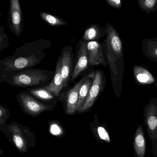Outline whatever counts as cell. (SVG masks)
<instances>
[{"label": "cell", "instance_id": "16", "mask_svg": "<svg viewBox=\"0 0 157 157\" xmlns=\"http://www.w3.org/2000/svg\"><path fill=\"white\" fill-rule=\"evenodd\" d=\"M106 34L105 27H103L98 24L95 23L86 27L81 39L86 42L98 41L103 37H105Z\"/></svg>", "mask_w": 157, "mask_h": 157}, {"label": "cell", "instance_id": "7", "mask_svg": "<svg viewBox=\"0 0 157 157\" xmlns=\"http://www.w3.org/2000/svg\"><path fill=\"white\" fill-rule=\"evenodd\" d=\"M106 84V77L103 71L101 70H96L88 96L78 112H84L93 106L95 100L105 89Z\"/></svg>", "mask_w": 157, "mask_h": 157}, {"label": "cell", "instance_id": "14", "mask_svg": "<svg viewBox=\"0 0 157 157\" xmlns=\"http://www.w3.org/2000/svg\"><path fill=\"white\" fill-rule=\"evenodd\" d=\"M44 88L58 98L60 97L63 90L64 89L63 78L61 72L60 62L59 57L56 62V68L53 78L49 84Z\"/></svg>", "mask_w": 157, "mask_h": 157}, {"label": "cell", "instance_id": "8", "mask_svg": "<svg viewBox=\"0 0 157 157\" xmlns=\"http://www.w3.org/2000/svg\"><path fill=\"white\" fill-rule=\"evenodd\" d=\"M8 15L10 30L17 37H21L24 30V18L19 0H10Z\"/></svg>", "mask_w": 157, "mask_h": 157}, {"label": "cell", "instance_id": "25", "mask_svg": "<svg viewBox=\"0 0 157 157\" xmlns=\"http://www.w3.org/2000/svg\"><path fill=\"white\" fill-rule=\"evenodd\" d=\"M51 131L52 133V134L54 135H57L59 134L60 133V129L58 125L53 124L51 126Z\"/></svg>", "mask_w": 157, "mask_h": 157}, {"label": "cell", "instance_id": "17", "mask_svg": "<svg viewBox=\"0 0 157 157\" xmlns=\"http://www.w3.org/2000/svg\"><path fill=\"white\" fill-rule=\"evenodd\" d=\"M142 49L145 56L157 62V40L155 38L144 39L142 41Z\"/></svg>", "mask_w": 157, "mask_h": 157}, {"label": "cell", "instance_id": "15", "mask_svg": "<svg viewBox=\"0 0 157 157\" xmlns=\"http://www.w3.org/2000/svg\"><path fill=\"white\" fill-rule=\"evenodd\" d=\"M135 157H145L146 152V140L142 125H138L136 130L133 141Z\"/></svg>", "mask_w": 157, "mask_h": 157}, {"label": "cell", "instance_id": "11", "mask_svg": "<svg viewBox=\"0 0 157 157\" xmlns=\"http://www.w3.org/2000/svg\"><path fill=\"white\" fill-rule=\"evenodd\" d=\"M95 72L92 71L85 74L72 88L65 92L64 99L66 103V112L68 114H74L76 111L80 88L87 79L94 77Z\"/></svg>", "mask_w": 157, "mask_h": 157}, {"label": "cell", "instance_id": "19", "mask_svg": "<svg viewBox=\"0 0 157 157\" xmlns=\"http://www.w3.org/2000/svg\"><path fill=\"white\" fill-rule=\"evenodd\" d=\"M93 78L94 77L88 78L81 86L79 90V94H78V103L76 106V111L78 112L79 108L85 103L88 96L90 87L93 83Z\"/></svg>", "mask_w": 157, "mask_h": 157}, {"label": "cell", "instance_id": "10", "mask_svg": "<svg viewBox=\"0 0 157 157\" xmlns=\"http://www.w3.org/2000/svg\"><path fill=\"white\" fill-rule=\"evenodd\" d=\"M76 60L70 81L71 83H74L79 76L90 67L87 50V42L80 39L76 45Z\"/></svg>", "mask_w": 157, "mask_h": 157}, {"label": "cell", "instance_id": "22", "mask_svg": "<svg viewBox=\"0 0 157 157\" xmlns=\"http://www.w3.org/2000/svg\"><path fill=\"white\" fill-rule=\"evenodd\" d=\"M10 116L11 113L8 108L2 104H0V129L7 124L6 122Z\"/></svg>", "mask_w": 157, "mask_h": 157}, {"label": "cell", "instance_id": "26", "mask_svg": "<svg viewBox=\"0 0 157 157\" xmlns=\"http://www.w3.org/2000/svg\"><path fill=\"white\" fill-rule=\"evenodd\" d=\"M4 151L3 150H2V149H0V157L3 154Z\"/></svg>", "mask_w": 157, "mask_h": 157}, {"label": "cell", "instance_id": "9", "mask_svg": "<svg viewBox=\"0 0 157 157\" xmlns=\"http://www.w3.org/2000/svg\"><path fill=\"white\" fill-rule=\"evenodd\" d=\"M71 45H67L63 47L59 59L60 62V70L63 78L64 88L69 86L71 77L74 69V55L73 49Z\"/></svg>", "mask_w": 157, "mask_h": 157}, {"label": "cell", "instance_id": "23", "mask_svg": "<svg viewBox=\"0 0 157 157\" xmlns=\"http://www.w3.org/2000/svg\"><path fill=\"white\" fill-rule=\"evenodd\" d=\"M9 46V38L5 31L3 26H0V52Z\"/></svg>", "mask_w": 157, "mask_h": 157}, {"label": "cell", "instance_id": "20", "mask_svg": "<svg viewBox=\"0 0 157 157\" xmlns=\"http://www.w3.org/2000/svg\"><path fill=\"white\" fill-rule=\"evenodd\" d=\"M40 16L44 22L52 26H61L68 25V23L62 18L51 13L41 12Z\"/></svg>", "mask_w": 157, "mask_h": 157}, {"label": "cell", "instance_id": "1", "mask_svg": "<svg viewBox=\"0 0 157 157\" xmlns=\"http://www.w3.org/2000/svg\"><path fill=\"white\" fill-rule=\"evenodd\" d=\"M52 45L50 40L43 39L24 43L15 50L13 55L0 60V74L21 71L38 65L46 58V51Z\"/></svg>", "mask_w": 157, "mask_h": 157}, {"label": "cell", "instance_id": "13", "mask_svg": "<svg viewBox=\"0 0 157 157\" xmlns=\"http://www.w3.org/2000/svg\"><path fill=\"white\" fill-rule=\"evenodd\" d=\"M134 78L140 85L153 84L156 82L155 78L146 66L136 65L133 67Z\"/></svg>", "mask_w": 157, "mask_h": 157}, {"label": "cell", "instance_id": "24", "mask_svg": "<svg viewBox=\"0 0 157 157\" xmlns=\"http://www.w3.org/2000/svg\"><path fill=\"white\" fill-rule=\"evenodd\" d=\"M106 2L111 6L116 9H120L121 7V1L120 0H107Z\"/></svg>", "mask_w": 157, "mask_h": 157}, {"label": "cell", "instance_id": "6", "mask_svg": "<svg viewBox=\"0 0 157 157\" xmlns=\"http://www.w3.org/2000/svg\"><path fill=\"white\" fill-rule=\"evenodd\" d=\"M16 98L22 111L31 117H37L43 112L51 108V106L40 102L26 91L18 92Z\"/></svg>", "mask_w": 157, "mask_h": 157}, {"label": "cell", "instance_id": "21", "mask_svg": "<svg viewBox=\"0 0 157 157\" xmlns=\"http://www.w3.org/2000/svg\"><path fill=\"white\" fill-rule=\"evenodd\" d=\"M139 8L147 14H152L157 11V0H138Z\"/></svg>", "mask_w": 157, "mask_h": 157}, {"label": "cell", "instance_id": "3", "mask_svg": "<svg viewBox=\"0 0 157 157\" xmlns=\"http://www.w3.org/2000/svg\"><path fill=\"white\" fill-rule=\"evenodd\" d=\"M54 72L40 68H29L0 74V84L5 82L17 87H44L52 80Z\"/></svg>", "mask_w": 157, "mask_h": 157}, {"label": "cell", "instance_id": "27", "mask_svg": "<svg viewBox=\"0 0 157 157\" xmlns=\"http://www.w3.org/2000/svg\"><path fill=\"white\" fill-rule=\"evenodd\" d=\"M155 39L157 40V37H155Z\"/></svg>", "mask_w": 157, "mask_h": 157}, {"label": "cell", "instance_id": "5", "mask_svg": "<svg viewBox=\"0 0 157 157\" xmlns=\"http://www.w3.org/2000/svg\"><path fill=\"white\" fill-rule=\"evenodd\" d=\"M143 118L152 145L154 157H157V97H153L145 106Z\"/></svg>", "mask_w": 157, "mask_h": 157}, {"label": "cell", "instance_id": "12", "mask_svg": "<svg viewBox=\"0 0 157 157\" xmlns=\"http://www.w3.org/2000/svg\"><path fill=\"white\" fill-rule=\"evenodd\" d=\"M87 50L90 67L101 65L106 68L108 66L103 42L98 41L87 42Z\"/></svg>", "mask_w": 157, "mask_h": 157}, {"label": "cell", "instance_id": "2", "mask_svg": "<svg viewBox=\"0 0 157 157\" xmlns=\"http://www.w3.org/2000/svg\"><path fill=\"white\" fill-rule=\"evenodd\" d=\"M105 27L106 36L102 42L107 65L110 73L113 88L115 94L120 97L124 68L123 44L120 35L112 25L107 23Z\"/></svg>", "mask_w": 157, "mask_h": 157}, {"label": "cell", "instance_id": "18", "mask_svg": "<svg viewBox=\"0 0 157 157\" xmlns=\"http://www.w3.org/2000/svg\"><path fill=\"white\" fill-rule=\"evenodd\" d=\"M26 91L38 100L49 101L58 98L44 87L30 88H27Z\"/></svg>", "mask_w": 157, "mask_h": 157}, {"label": "cell", "instance_id": "4", "mask_svg": "<svg viewBox=\"0 0 157 157\" xmlns=\"http://www.w3.org/2000/svg\"><path fill=\"white\" fill-rule=\"evenodd\" d=\"M17 151L22 154L27 153L29 147L33 146L34 136L28 127L13 121L0 129Z\"/></svg>", "mask_w": 157, "mask_h": 157}]
</instances>
